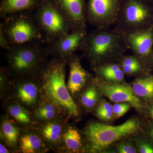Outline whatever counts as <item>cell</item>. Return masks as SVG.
Instances as JSON below:
<instances>
[{
  "instance_id": "1",
  "label": "cell",
  "mask_w": 153,
  "mask_h": 153,
  "mask_svg": "<svg viewBox=\"0 0 153 153\" xmlns=\"http://www.w3.org/2000/svg\"><path fill=\"white\" fill-rule=\"evenodd\" d=\"M68 62L52 58L38 74L45 97L57 105L69 120H79L82 111L68 91L66 82Z\"/></svg>"
},
{
  "instance_id": "2",
  "label": "cell",
  "mask_w": 153,
  "mask_h": 153,
  "mask_svg": "<svg viewBox=\"0 0 153 153\" xmlns=\"http://www.w3.org/2000/svg\"><path fill=\"white\" fill-rule=\"evenodd\" d=\"M128 49L123 34L114 28H95L88 33L80 51L92 67L117 61Z\"/></svg>"
},
{
  "instance_id": "3",
  "label": "cell",
  "mask_w": 153,
  "mask_h": 153,
  "mask_svg": "<svg viewBox=\"0 0 153 153\" xmlns=\"http://www.w3.org/2000/svg\"><path fill=\"white\" fill-rule=\"evenodd\" d=\"M139 120L131 118L120 125H107L97 122L88 123L82 130L85 152H101L113 143L138 131Z\"/></svg>"
},
{
  "instance_id": "4",
  "label": "cell",
  "mask_w": 153,
  "mask_h": 153,
  "mask_svg": "<svg viewBox=\"0 0 153 153\" xmlns=\"http://www.w3.org/2000/svg\"><path fill=\"white\" fill-rule=\"evenodd\" d=\"M49 56L47 47L42 44L12 46L6 52L7 66L12 77L36 76L49 61Z\"/></svg>"
},
{
  "instance_id": "5",
  "label": "cell",
  "mask_w": 153,
  "mask_h": 153,
  "mask_svg": "<svg viewBox=\"0 0 153 153\" xmlns=\"http://www.w3.org/2000/svg\"><path fill=\"white\" fill-rule=\"evenodd\" d=\"M0 25L11 46L31 43H47L46 38L31 12L10 14L3 18Z\"/></svg>"
},
{
  "instance_id": "6",
  "label": "cell",
  "mask_w": 153,
  "mask_h": 153,
  "mask_svg": "<svg viewBox=\"0 0 153 153\" xmlns=\"http://www.w3.org/2000/svg\"><path fill=\"white\" fill-rule=\"evenodd\" d=\"M152 26V3L147 0H123L115 30L124 35Z\"/></svg>"
},
{
  "instance_id": "7",
  "label": "cell",
  "mask_w": 153,
  "mask_h": 153,
  "mask_svg": "<svg viewBox=\"0 0 153 153\" xmlns=\"http://www.w3.org/2000/svg\"><path fill=\"white\" fill-rule=\"evenodd\" d=\"M34 14L47 44L71 32L68 20L52 0H41Z\"/></svg>"
},
{
  "instance_id": "8",
  "label": "cell",
  "mask_w": 153,
  "mask_h": 153,
  "mask_svg": "<svg viewBox=\"0 0 153 153\" xmlns=\"http://www.w3.org/2000/svg\"><path fill=\"white\" fill-rule=\"evenodd\" d=\"M44 97L38 75L12 77L6 99L16 101L32 112Z\"/></svg>"
},
{
  "instance_id": "9",
  "label": "cell",
  "mask_w": 153,
  "mask_h": 153,
  "mask_svg": "<svg viewBox=\"0 0 153 153\" xmlns=\"http://www.w3.org/2000/svg\"><path fill=\"white\" fill-rule=\"evenodd\" d=\"M123 0H87L86 21L98 29L115 25Z\"/></svg>"
},
{
  "instance_id": "10",
  "label": "cell",
  "mask_w": 153,
  "mask_h": 153,
  "mask_svg": "<svg viewBox=\"0 0 153 153\" xmlns=\"http://www.w3.org/2000/svg\"><path fill=\"white\" fill-rule=\"evenodd\" d=\"M87 34V31H71L48 43L49 56L68 63L76 51L81 50Z\"/></svg>"
},
{
  "instance_id": "11",
  "label": "cell",
  "mask_w": 153,
  "mask_h": 153,
  "mask_svg": "<svg viewBox=\"0 0 153 153\" xmlns=\"http://www.w3.org/2000/svg\"><path fill=\"white\" fill-rule=\"evenodd\" d=\"M93 83L100 93L115 102H128L138 111H142L144 105L134 93L130 85L121 82H112L94 77Z\"/></svg>"
},
{
  "instance_id": "12",
  "label": "cell",
  "mask_w": 153,
  "mask_h": 153,
  "mask_svg": "<svg viewBox=\"0 0 153 153\" xmlns=\"http://www.w3.org/2000/svg\"><path fill=\"white\" fill-rule=\"evenodd\" d=\"M68 20L71 31H87V0H52Z\"/></svg>"
},
{
  "instance_id": "13",
  "label": "cell",
  "mask_w": 153,
  "mask_h": 153,
  "mask_svg": "<svg viewBox=\"0 0 153 153\" xmlns=\"http://www.w3.org/2000/svg\"><path fill=\"white\" fill-rule=\"evenodd\" d=\"M69 76L66 82L67 88L74 100L84 89L93 82L94 77L82 67L81 57L72 55L68 63Z\"/></svg>"
},
{
  "instance_id": "14",
  "label": "cell",
  "mask_w": 153,
  "mask_h": 153,
  "mask_svg": "<svg viewBox=\"0 0 153 153\" xmlns=\"http://www.w3.org/2000/svg\"><path fill=\"white\" fill-rule=\"evenodd\" d=\"M127 47L150 65L153 49V26L146 29L123 35Z\"/></svg>"
},
{
  "instance_id": "15",
  "label": "cell",
  "mask_w": 153,
  "mask_h": 153,
  "mask_svg": "<svg viewBox=\"0 0 153 153\" xmlns=\"http://www.w3.org/2000/svg\"><path fill=\"white\" fill-rule=\"evenodd\" d=\"M69 120L63 117L46 122L38 123L34 128L38 132L50 150L56 153Z\"/></svg>"
},
{
  "instance_id": "16",
  "label": "cell",
  "mask_w": 153,
  "mask_h": 153,
  "mask_svg": "<svg viewBox=\"0 0 153 153\" xmlns=\"http://www.w3.org/2000/svg\"><path fill=\"white\" fill-rule=\"evenodd\" d=\"M5 112L23 129L34 128L38 123L35 120L32 111L13 100L7 99L1 102Z\"/></svg>"
},
{
  "instance_id": "17",
  "label": "cell",
  "mask_w": 153,
  "mask_h": 153,
  "mask_svg": "<svg viewBox=\"0 0 153 153\" xmlns=\"http://www.w3.org/2000/svg\"><path fill=\"white\" fill-rule=\"evenodd\" d=\"M85 152V144L82 131L73 124L66 125L56 153H79Z\"/></svg>"
},
{
  "instance_id": "18",
  "label": "cell",
  "mask_w": 153,
  "mask_h": 153,
  "mask_svg": "<svg viewBox=\"0 0 153 153\" xmlns=\"http://www.w3.org/2000/svg\"><path fill=\"white\" fill-rule=\"evenodd\" d=\"M49 151L50 149L35 129L22 130L16 153H46Z\"/></svg>"
},
{
  "instance_id": "19",
  "label": "cell",
  "mask_w": 153,
  "mask_h": 153,
  "mask_svg": "<svg viewBox=\"0 0 153 153\" xmlns=\"http://www.w3.org/2000/svg\"><path fill=\"white\" fill-rule=\"evenodd\" d=\"M13 120L6 114L1 117L0 142L16 153L18 142L22 130Z\"/></svg>"
},
{
  "instance_id": "20",
  "label": "cell",
  "mask_w": 153,
  "mask_h": 153,
  "mask_svg": "<svg viewBox=\"0 0 153 153\" xmlns=\"http://www.w3.org/2000/svg\"><path fill=\"white\" fill-rule=\"evenodd\" d=\"M125 74L142 76L150 73V65L134 55H123L117 61Z\"/></svg>"
},
{
  "instance_id": "21",
  "label": "cell",
  "mask_w": 153,
  "mask_h": 153,
  "mask_svg": "<svg viewBox=\"0 0 153 153\" xmlns=\"http://www.w3.org/2000/svg\"><path fill=\"white\" fill-rule=\"evenodd\" d=\"M32 113L38 123L46 122L66 117L59 107L45 97L33 110Z\"/></svg>"
},
{
  "instance_id": "22",
  "label": "cell",
  "mask_w": 153,
  "mask_h": 153,
  "mask_svg": "<svg viewBox=\"0 0 153 153\" xmlns=\"http://www.w3.org/2000/svg\"><path fill=\"white\" fill-rule=\"evenodd\" d=\"M41 0H1L0 17L10 14L31 12L38 7Z\"/></svg>"
},
{
  "instance_id": "23",
  "label": "cell",
  "mask_w": 153,
  "mask_h": 153,
  "mask_svg": "<svg viewBox=\"0 0 153 153\" xmlns=\"http://www.w3.org/2000/svg\"><path fill=\"white\" fill-rule=\"evenodd\" d=\"M96 77L104 81L121 82L124 79L125 74L117 61L108 62L91 67Z\"/></svg>"
},
{
  "instance_id": "24",
  "label": "cell",
  "mask_w": 153,
  "mask_h": 153,
  "mask_svg": "<svg viewBox=\"0 0 153 153\" xmlns=\"http://www.w3.org/2000/svg\"><path fill=\"white\" fill-rule=\"evenodd\" d=\"M100 91L92 82L76 98V102L81 111L90 112L98 105L100 99Z\"/></svg>"
},
{
  "instance_id": "25",
  "label": "cell",
  "mask_w": 153,
  "mask_h": 153,
  "mask_svg": "<svg viewBox=\"0 0 153 153\" xmlns=\"http://www.w3.org/2000/svg\"><path fill=\"white\" fill-rule=\"evenodd\" d=\"M131 86L137 96L147 100L153 99V74L149 73L138 76Z\"/></svg>"
},
{
  "instance_id": "26",
  "label": "cell",
  "mask_w": 153,
  "mask_h": 153,
  "mask_svg": "<svg viewBox=\"0 0 153 153\" xmlns=\"http://www.w3.org/2000/svg\"><path fill=\"white\" fill-rule=\"evenodd\" d=\"M12 76L7 66L0 68V100H5L7 97L9 85Z\"/></svg>"
},
{
  "instance_id": "27",
  "label": "cell",
  "mask_w": 153,
  "mask_h": 153,
  "mask_svg": "<svg viewBox=\"0 0 153 153\" xmlns=\"http://www.w3.org/2000/svg\"><path fill=\"white\" fill-rule=\"evenodd\" d=\"M131 105L128 102H117L113 106V116L116 118L121 117L128 111Z\"/></svg>"
},
{
  "instance_id": "28",
  "label": "cell",
  "mask_w": 153,
  "mask_h": 153,
  "mask_svg": "<svg viewBox=\"0 0 153 153\" xmlns=\"http://www.w3.org/2000/svg\"><path fill=\"white\" fill-rule=\"evenodd\" d=\"M118 152L120 153H136L137 151L133 145L129 143H120L117 146Z\"/></svg>"
},
{
  "instance_id": "29",
  "label": "cell",
  "mask_w": 153,
  "mask_h": 153,
  "mask_svg": "<svg viewBox=\"0 0 153 153\" xmlns=\"http://www.w3.org/2000/svg\"><path fill=\"white\" fill-rule=\"evenodd\" d=\"M11 46L2 27L0 25V47L7 51L10 49Z\"/></svg>"
},
{
  "instance_id": "30",
  "label": "cell",
  "mask_w": 153,
  "mask_h": 153,
  "mask_svg": "<svg viewBox=\"0 0 153 153\" xmlns=\"http://www.w3.org/2000/svg\"><path fill=\"white\" fill-rule=\"evenodd\" d=\"M138 149L141 153H153V147L144 142H140L139 143Z\"/></svg>"
},
{
  "instance_id": "31",
  "label": "cell",
  "mask_w": 153,
  "mask_h": 153,
  "mask_svg": "<svg viewBox=\"0 0 153 153\" xmlns=\"http://www.w3.org/2000/svg\"><path fill=\"white\" fill-rule=\"evenodd\" d=\"M0 153H13L7 146L4 143L0 142Z\"/></svg>"
},
{
  "instance_id": "32",
  "label": "cell",
  "mask_w": 153,
  "mask_h": 153,
  "mask_svg": "<svg viewBox=\"0 0 153 153\" xmlns=\"http://www.w3.org/2000/svg\"><path fill=\"white\" fill-rule=\"evenodd\" d=\"M151 68L153 69V49L152 52V55H151L150 62Z\"/></svg>"
},
{
  "instance_id": "33",
  "label": "cell",
  "mask_w": 153,
  "mask_h": 153,
  "mask_svg": "<svg viewBox=\"0 0 153 153\" xmlns=\"http://www.w3.org/2000/svg\"><path fill=\"white\" fill-rule=\"evenodd\" d=\"M150 114L153 119V105L151 106L149 110Z\"/></svg>"
},
{
  "instance_id": "34",
  "label": "cell",
  "mask_w": 153,
  "mask_h": 153,
  "mask_svg": "<svg viewBox=\"0 0 153 153\" xmlns=\"http://www.w3.org/2000/svg\"><path fill=\"white\" fill-rule=\"evenodd\" d=\"M150 134L151 137L153 140V126L151 128L150 131Z\"/></svg>"
},
{
  "instance_id": "35",
  "label": "cell",
  "mask_w": 153,
  "mask_h": 153,
  "mask_svg": "<svg viewBox=\"0 0 153 153\" xmlns=\"http://www.w3.org/2000/svg\"><path fill=\"white\" fill-rule=\"evenodd\" d=\"M148 1L152 3L153 4V0H147Z\"/></svg>"
}]
</instances>
